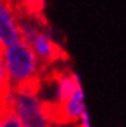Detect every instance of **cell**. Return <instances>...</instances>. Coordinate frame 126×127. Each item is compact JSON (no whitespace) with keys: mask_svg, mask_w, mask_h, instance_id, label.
I'll use <instances>...</instances> for the list:
<instances>
[{"mask_svg":"<svg viewBox=\"0 0 126 127\" xmlns=\"http://www.w3.org/2000/svg\"><path fill=\"white\" fill-rule=\"evenodd\" d=\"M0 59L4 62L13 89L27 88L36 81L41 61L31 44L20 40L9 47L0 48Z\"/></svg>","mask_w":126,"mask_h":127,"instance_id":"obj_1","label":"cell"},{"mask_svg":"<svg viewBox=\"0 0 126 127\" xmlns=\"http://www.w3.org/2000/svg\"><path fill=\"white\" fill-rule=\"evenodd\" d=\"M3 106L11 107L24 127H51L47 104L36 95L31 86L11 89L4 93Z\"/></svg>","mask_w":126,"mask_h":127,"instance_id":"obj_2","label":"cell"},{"mask_svg":"<svg viewBox=\"0 0 126 127\" xmlns=\"http://www.w3.org/2000/svg\"><path fill=\"white\" fill-rule=\"evenodd\" d=\"M21 40L18 17L4 0L0 3V48L9 47Z\"/></svg>","mask_w":126,"mask_h":127,"instance_id":"obj_3","label":"cell"},{"mask_svg":"<svg viewBox=\"0 0 126 127\" xmlns=\"http://www.w3.org/2000/svg\"><path fill=\"white\" fill-rule=\"evenodd\" d=\"M34 52L37 54L41 64H51L61 58V47L58 42H55L54 32L50 26L45 24L43 31L36 37V40L31 42Z\"/></svg>","mask_w":126,"mask_h":127,"instance_id":"obj_4","label":"cell"},{"mask_svg":"<svg viewBox=\"0 0 126 127\" xmlns=\"http://www.w3.org/2000/svg\"><path fill=\"white\" fill-rule=\"evenodd\" d=\"M60 116L64 122H78L81 114L86 110L85 103V92L82 85L75 89V92L68 97L64 103L58 104Z\"/></svg>","mask_w":126,"mask_h":127,"instance_id":"obj_5","label":"cell"},{"mask_svg":"<svg viewBox=\"0 0 126 127\" xmlns=\"http://www.w3.org/2000/svg\"><path fill=\"white\" fill-rule=\"evenodd\" d=\"M79 85H82V83H81V78L77 72L71 71L68 73L60 75L58 79H57V83H55V92H54V97L57 104L64 103L75 92V89Z\"/></svg>","mask_w":126,"mask_h":127,"instance_id":"obj_6","label":"cell"},{"mask_svg":"<svg viewBox=\"0 0 126 127\" xmlns=\"http://www.w3.org/2000/svg\"><path fill=\"white\" fill-rule=\"evenodd\" d=\"M20 23V32H21V40L31 44L36 40V37L43 31L45 24H41L38 21V17L36 14L27 16V17H18Z\"/></svg>","mask_w":126,"mask_h":127,"instance_id":"obj_7","label":"cell"},{"mask_svg":"<svg viewBox=\"0 0 126 127\" xmlns=\"http://www.w3.org/2000/svg\"><path fill=\"white\" fill-rule=\"evenodd\" d=\"M0 127H24L21 120L18 119L11 107L3 106L1 109V117H0Z\"/></svg>","mask_w":126,"mask_h":127,"instance_id":"obj_8","label":"cell"},{"mask_svg":"<svg viewBox=\"0 0 126 127\" xmlns=\"http://www.w3.org/2000/svg\"><path fill=\"white\" fill-rule=\"evenodd\" d=\"M23 3L26 7H28L30 11H33V14L38 16L40 11H43L45 7V0H23Z\"/></svg>","mask_w":126,"mask_h":127,"instance_id":"obj_9","label":"cell"},{"mask_svg":"<svg viewBox=\"0 0 126 127\" xmlns=\"http://www.w3.org/2000/svg\"><path fill=\"white\" fill-rule=\"evenodd\" d=\"M78 123H79V127H91V117H89L88 110H85V112L81 114V117H79Z\"/></svg>","mask_w":126,"mask_h":127,"instance_id":"obj_10","label":"cell"}]
</instances>
